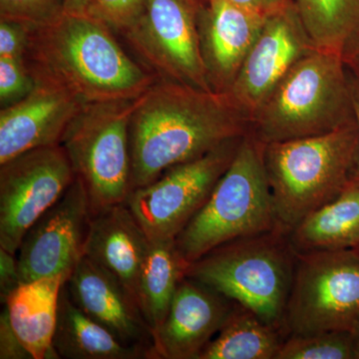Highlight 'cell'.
Masks as SVG:
<instances>
[{"label": "cell", "instance_id": "obj_13", "mask_svg": "<svg viewBox=\"0 0 359 359\" xmlns=\"http://www.w3.org/2000/svg\"><path fill=\"white\" fill-rule=\"evenodd\" d=\"M316 48L292 2L266 18L226 95L250 122L283 77Z\"/></svg>", "mask_w": 359, "mask_h": 359}, {"label": "cell", "instance_id": "obj_20", "mask_svg": "<svg viewBox=\"0 0 359 359\" xmlns=\"http://www.w3.org/2000/svg\"><path fill=\"white\" fill-rule=\"evenodd\" d=\"M52 347L63 359H150L147 351L124 344L78 308L65 283L59 297Z\"/></svg>", "mask_w": 359, "mask_h": 359}, {"label": "cell", "instance_id": "obj_29", "mask_svg": "<svg viewBox=\"0 0 359 359\" xmlns=\"http://www.w3.org/2000/svg\"><path fill=\"white\" fill-rule=\"evenodd\" d=\"M28 30L15 23L0 21V58L25 60Z\"/></svg>", "mask_w": 359, "mask_h": 359}, {"label": "cell", "instance_id": "obj_9", "mask_svg": "<svg viewBox=\"0 0 359 359\" xmlns=\"http://www.w3.org/2000/svg\"><path fill=\"white\" fill-rule=\"evenodd\" d=\"M244 137L170 168L152 183L129 194L125 205L149 240H176L209 199Z\"/></svg>", "mask_w": 359, "mask_h": 359}, {"label": "cell", "instance_id": "obj_25", "mask_svg": "<svg viewBox=\"0 0 359 359\" xmlns=\"http://www.w3.org/2000/svg\"><path fill=\"white\" fill-rule=\"evenodd\" d=\"M276 359H354L353 330L289 335Z\"/></svg>", "mask_w": 359, "mask_h": 359}, {"label": "cell", "instance_id": "obj_5", "mask_svg": "<svg viewBox=\"0 0 359 359\" xmlns=\"http://www.w3.org/2000/svg\"><path fill=\"white\" fill-rule=\"evenodd\" d=\"M297 259L289 233L278 229L219 245L191 264L186 276L250 309L285 334L283 320Z\"/></svg>", "mask_w": 359, "mask_h": 359}, {"label": "cell", "instance_id": "obj_21", "mask_svg": "<svg viewBox=\"0 0 359 359\" xmlns=\"http://www.w3.org/2000/svg\"><path fill=\"white\" fill-rule=\"evenodd\" d=\"M297 255L355 250L359 245V185L309 214L289 233Z\"/></svg>", "mask_w": 359, "mask_h": 359}, {"label": "cell", "instance_id": "obj_36", "mask_svg": "<svg viewBox=\"0 0 359 359\" xmlns=\"http://www.w3.org/2000/svg\"><path fill=\"white\" fill-rule=\"evenodd\" d=\"M354 359H359V323L353 330Z\"/></svg>", "mask_w": 359, "mask_h": 359}, {"label": "cell", "instance_id": "obj_32", "mask_svg": "<svg viewBox=\"0 0 359 359\" xmlns=\"http://www.w3.org/2000/svg\"><path fill=\"white\" fill-rule=\"evenodd\" d=\"M231 4L254 11L262 15L269 16L289 6L294 0H226Z\"/></svg>", "mask_w": 359, "mask_h": 359}, {"label": "cell", "instance_id": "obj_3", "mask_svg": "<svg viewBox=\"0 0 359 359\" xmlns=\"http://www.w3.org/2000/svg\"><path fill=\"white\" fill-rule=\"evenodd\" d=\"M359 154L356 120L328 133L264 144V161L278 223L290 233L337 199L353 182Z\"/></svg>", "mask_w": 359, "mask_h": 359}, {"label": "cell", "instance_id": "obj_12", "mask_svg": "<svg viewBox=\"0 0 359 359\" xmlns=\"http://www.w3.org/2000/svg\"><path fill=\"white\" fill-rule=\"evenodd\" d=\"M91 209L86 189L75 178L69 188L26 231L18 249L20 283L62 276L67 280L84 257Z\"/></svg>", "mask_w": 359, "mask_h": 359}, {"label": "cell", "instance_id": "obj_26", "mask_svg": "<svg viewBox=\"0 0 359 359\" xmlns=\"http://www.w3.org/2000/svg\"><path fill=\"white\" fill-rule=\"evenodd\" d=\"M65 0H0V21L15 23L28 32L58 20Z\"/></svg>", "mask_w": 359, "mask_h": 359}, {"label": "cell", "instance_id": "obj_11", "mask_svg": "<svg viewBox=\"0 0 359 359\" xmlns=\"http://www.w3.org/2000/svg\"><path fill=\"white\" fill-rule=\"evenodd\" d=\"M75 178L60 144L26 151L0 164V248L15 255L26 231Z\"/></svg>", "mask_w": 359, "mask_h": 359}, {"label": "cell", "instance_id": "obj_27", "mask_svg": "<svg viewBox=\"0 0 359 359\" xmlns=\"http://www.w3.org/2000/svg\"><path fill=\"white\" fill-rule=\"evenodd\" d=\"M35 86L25 60L0 58V105L8 107L25 98Z\"/></svg>", "mask_w": 359, "mask_h": 359}, {"label": "cell", "instance_id": "obj_24", "mask_svg": "<svg viewBox=\"0 0 359 359\" xmlns=\"http://www.w3.org/2000/svg\"><path fill=\"white\" fill-rule=\"evenodd\" d=\"M314 46L341 54L359 29V0H294Z\"/></svg>", "mask_w": 359, "mask_h": 359}, {"label": "cell", "instance_id": "obj_1", "mask_svg": "<svg viewBox=\"0 0 359 359\" xmlns=\"http://www.w3.org/2000/svg\"><path fill=\"white\" fill-rule=\"evenodd\" d=\"M249 131V119L226 94L156 79L130 120L132 191Z\"/></svg>", "mask_w": 359, "mask_h": 359}, {"label": "cell", "instance_id": "obj_7", "mask_svg": "<svg viewBox=\"0 0 359 359\" xmlns=\"http://www.w3.org/2000/svg\"><path fill=\"white\" fill-rule=\"evenodd\" d=\"M138 98L84 104L60 145L86 189L92 215L125 204L131 193L130 120Z\"/></svg>", "mask_w": 359, "mask_h": 359}, {"label": "cell", "instance_id": "obj_17", "mask_svg": "<svg viewBox=\"0 0 359 359\" xmlns=\"http://www.w3.org/2000/svg\"><path fill=\"white\" fill-rule=\"evenodd\" d=\"M65 283L83 313L124 344L147 351L152 359V332L139 304L116 278L84 256Z\"/></svg>", "mask_w": 359, "mask_h": 359}, {"label": "cell", "instance_id": "obj_37", "mask_svg": "<svg viewBox=\"0 0 359 359\" xmlns=\"http://www.w3.org/2000/svg\"><path fill=\"white\" fill-rule=\"evenodd\" d=\"M355 250H358V252H359V245H358V248H356V249H355Z\"/></svg>", "mask_w": 359, "mask_h": 359}, {"label": "cell", "instance_id": "obj_16", "mask_svg": "<svg viewBox=\"0 0 359 359\" xmlns=\"http://www.w3.org/2000/svg\"><path fill=\"white\" fill-rule=\"evenodd\" d=\"M83 105L65 89L35 80L25 98L0 111V164L26 151L60 144Z\"/></svg>", "mask_w": 359, "mask_h": 359}, {"label": "cell", "instance_id": "obj_15", "mask_svg": "<svg viewBox=\"0 0 359 359\" xmlns=\"http://www.w3.org/2000/svg\"><path fill=\"white\" fill-rule=\"evenodd\" d=\"M266 18L226 0H201V54L212 91H230Z\"/></svg>", "mask_w": 359, "mask_h": 359}, {"label": "cell", "instance_id": "obj_14", "mask_svg": "<svg viewBox=\"0 0 359 359\" xmlns=\"http://www.w3.org/2000/svg\"><path fill=\"white\" fill-rule=\"evenodd\" d=\"M236 306L204 283L185 276L166 318L153 334L152 359H199Z\"/></svg>", "mask_w": 359, "mask_h": 359}, {"label": "cell", "instance_id": "obj_4", "mask_svg": "<svg viewBox=\"0 0 359 359\" xmlns=\"http://www.w3.org/2000/svg\"><path fill=\"white\" fill-rule=\"evenodd\" d=\"M355 119L341 54L313 49L283 77L250 122L263 144L328 133Z\"/></svg>", "mask_w": 359, "mask_h": 359}, {"label": "cell", "instance_id": "obj_2", "mask_svg": "<svg viewBox=\"0 0 359 359\" xmlns=\"http://www.w3.org/2000/svg\"><path fill=\"white\" fill-rule=\"evenodd\" d=\"M115 34L87 14L65 13L28 32L25 62L34 80L56 85L81 103L134 100L157 78L130 57Z\"/></svg>", "mask_w": 359, "mask_h": 359}, {"label": "cell", "instance_id": "obj_10", "mask_svg": "<svg viewBox=\"0 0 359 359\" xmlns=\"http://www.w3.org/2000/svg\"><path fill=\"white\" fill-rule=\"evenodd\" d=\"M201 0H146L119 33L157 79L212 91L201 54Z\"/></svg>", "mask_w": 359, "mask_h": 359}, {"label": "cell", "instance_id": "obj_30", "mask_svg": "<svg viewBox=\"0 0 359 359\" xmlns=\"http://www.w3.org/2000/svg\"><path fill=\"white\" fill-rule=\"evenodd\" d=\"M0 358L33 359L14 332L6 308L0 316Z\"/></svg>", "mask_w": 359, "mask_h": 359}, {"label": "cell", "instance_id": "obj_8", "mask_svg": "<svg viewBox=\"0 0 359 359\" xmlns=\"http://www.w3.org/2000/svg\"><path fill=\"white\" fill-rule=\"evenodd\" d=\"M359 323V252L297 255L283 327L287 337L353 330Z\"/></svg>", "mask_w": 359, "mask_h": 359}, {"label": "cell", "instance_id": "obj_35", "mask_svg": "<svg viewBox=\"0 0 359 359\" xmlns=\"http://www.w3.org/2000/svg\"><path fill=\"white\" fill-rule=\"evenodd\" d=\"M90 0H65V13L85 14Z\"/></svg>", "mask_w": 359, "mask_h": 359}, {"label": "cell", "instance_id": "obj_22", "mask_svg": "<svg viewBox=\"0 0 359 359\" xmlns=\"http://www.w3.org/2000/svg\"><path fill=\"white\" fill-rule=\"evenodd\" d=\"M189 266L179 252L176 240L151 241L142 269L138 304L152 335L166 318Z\"/></svg>", "mask_w": 359, "mask_h": 359}, {"label": "cell", "instance_id": "obj_6", "mask_svg": "<svg viewBox=\"0 0 359 359\" xmlns=\"http://www.w3.org/2000/svg\"><path fill=\"white\" fill-rule=\"evenodd\" d=\"M278 229L264 144L249 131L209 199L177 237L176 245L191 264L219 245Z\"/></svg>", "mask_w": 359, "mask_h": 359}, {"label": "cell", "instance_id": "obj_23", "mask_svg": "<svg viewBox=\"0 0 359 359\" xmlns=\"http://www.w3.org/2000/svg\"><path fill=\"white\" fill-rule=\"evenodd\" d=\"M285 337L282 330L237 304L199 359H276Z\"/></svg>", "mask_w": 359, "mask_h": 359}, {"label": "cell", "instance_id": "obj_19", "mask_svg": "<svg viewBox=\"0 0 359 359\" xmlns=\"http://www.w3.org/2000/svg\"><path fill=\"white\" fill-rule=\"evenodd\" d=\"M62 276L20 283L4 302L9 321L33 359L58 358L52 347Z\"/></svg>", "mask_w": 359, "mask_h": 359}, {"label": "cell", "instance_id": "obj_28", "mask_svg": "<svg viewBox=\"0 0 359 359\" xmlns=\"http://www.w3.org/2000/svg\"><path fill=\"white\" fill-rule=\"evenodd\" d=\"M146 0H90L87 15L119 34L140 13Z\"/></svg>", "mask_w": 359, "mask_h": 359}, {"label": "cell", "instance_id": "obj_33", "mask_svg": "<svg viewBox=\"0 0 359 359\" xmlns=\"http://www.w3.org/2000/svg\"><path fill=\"white\" fill-rule=\"evenodd\" d=\"M341 56L347 69L359 77V29L344 45Z\"/></svg>", "mask_w": 359, "mask_h": 359}, {"label": "cell", "instance_id": "obj_31", "mask_svg": "<svg viewBox=\"0 0 359 359\" xmlns=\"http://www.w3.org/2000/svg\"><path fill=\"white\" fill-rule=\"evenodd\" d=\"M20 285L18 257L15 255L0 248V299L6 302L18 285Z\"/></svg>", "mask_w": 359, "mask_h": 359}, {"label": "cell", "instance_id": "obj_18", "mask_svg": "<svg viewBox=\"0 0 359 359\" xmlns=\"http://www.w3.org/2000/svg\"><path fill=\"white\" fill-rule=\"evenodd\" d=\"M150 244L128 207L115 205L92 215L84 256L121 283L138 304L142 269Z\"/></svg>", "mask_w": 359, "mask_h": 359}, {"label": "cell", "instance_id": "obj_34", "mask_svg": "<svg viewBox=\"0 0 359 359\" xmlns=\"http://www.w3.org/2000/svg\"><path fill=\"white\" fill-rule=\"evenodd\" d=\"M349 73V84H351V100H353V106L354 116H355L356 123H358L359 133V77L354 75L348 70ZM353 182L359 185V154L358 165H356L355 172H354Z\"/></svg>", "mask_w": 359, "mask_h": 359}]
</instances>
